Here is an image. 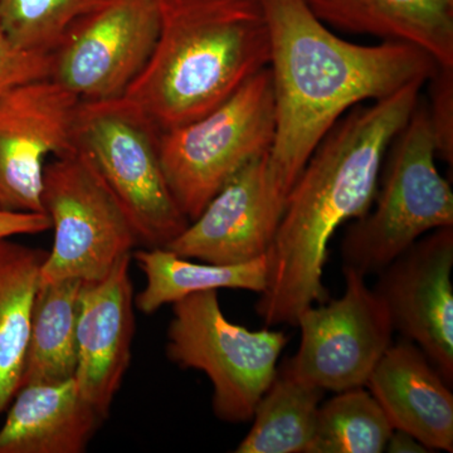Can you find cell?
Returning <instances> with one entry per match:
<instances>
[{
  "mask_svg": "<svg viewBox=\"0 0 453 453\" xmlns=\"http://www.w3.org/2000/svg\"><path fill=\"white\" fill-rule=\"evenodd\" d=\"M393 429L365 387L344 390L319 408L308 453H381Z\"/></svg>",
  "mask_w": 453,
  "mask_h": 453,
  "instance_id": "7402d4cb",
  "label": "cell"
},
{
  "mask_svg": "<svg viewBox=\"0 0 453 453\" xmlns=\"http://www.w3.org/2000/svg\"><path fill=\"white\" fill-rule=\"evenodd\" d=\"M432 83V105L428 107L434 129L437 157L449 165L453 162V68L440 67L429 80Z\"/></svg>",
  "mask_w": 453,
  "mask_h": 453,
  "instance_id": "d4e9b609",
  "label": "cell"
},
{
  "mask_svg": "<svg viewBox=\"0 0 453 453\" xmlns=\"http://www.w3.org/2000/svg\"><path fill=\"white\" fill-rule=\"evenodd\" d=\"M423 85L353 107L310 157L268 252L267 288L256 303L267 326L296 325L303 310L329 300L323 276L330 240L371 210L389 146L418 105Z\"/></svg>",
  "mask_w": 453,
  "mask_h": 453,
  "instance_id": "6da1fadb",
  "label": "cell"
},
{
  "mask_svg": "<svg viewBox=\"0 0 453 453\" xmlns=\"http://www.w3.org/2000/svg\"><path fill=\"white\" fill-rule=\"evenodd\" d=\"M160 131L127 98L81 101L76 149L96 169L146 249L166 247L189 225L170 192Z\"/></svg>",
  "mask_w": 453,
  "mask_h": 453,
  "instance_id": "5b68a950",
  "label": "cell"
},
{
  "mask_svg": "<svg viewBox=\"0 0 453 453\" xmlns=\"http://www.w3.org/2000/svg\"><path fill=\"white\" fill-rule=\"evenodd\" d=\"M80 105L52 79L0 97V211L44 213V170L50 159L76 149Z\"/></svg>",
  "mask_w": 453,
  "mask_h": 453,
  "instance_id": "8fae6325",
  "label": "cell"
},
{
  "mask_svg": "<svg viewBox=\"0 0 453 453\" xmlns=\"http://www.w3.org/2000/svg\"><path fill=\"white\" fill-rule=\"evenodd\" d=\"M453 226L434 229L380 273L375 294L393 330L421 348L449 386L453 383Z\"/></svg>",
  "mask_w": 453,
  "mask_h": 453,
  "instance_id": "4fadbf2b",
  "label": "cell"
},
{
  "mask_svg": "<svg viewBox=\"0 0 453 453\" xmlns=\"http://www.w3.org/2000/svg\"><path fill=\"white\" fill-rule=\"evenodd\" d=\"M0 423V453H83L105 417L74 380L20 387Z\"/></svg>",
  "mask_w": 453,
  "mask_h": 453,
  "instance_id": "2e32d148",
  "label": "cell"
},
{
  "mask_svg": "<svg viewBox=\"0 0 453 453\" xmlns=\"http://www.w3.org/2000/svg\"><path fill=\"white\" fill-rule=\"evenodd\" d=\"M172 305L166 333L170 362L210 378L211 408L220 421L252 419L259 399L276 378L277 360L288 335L268 329L252 332L231 323L216 290L195 292Z\"/></svg>",
  "mask_w": 453,
  "mask_h": 453,
  "instance_id": "52a82bcc",
  "label": "cell"
},
{
  "mask_svg": "<svg viewBox=\"0 0 453 453\" xmlns=\"http://www.w3.org/2000/svg\"><path fill=\"white\" fill-rule=\"evenodd\" d=\"M384 451L389 453H427L432 452L422 442H419L412 434L402 431V429H393L388 442H387Z\"/></svg>",
  "mask_w": 453,
  "mask_h": 453,
  "instance_id": "4316f807",
  "label": "cell"
},
{
  "mask_svg": "<svg viewBox=\"0 0 453 453\" xmlns=\"http://www.w3.org/2000/svg\"><path fill=\"white\" fill-rule=\"evenodd\" d=\"M47 253L12 238L0 240V417L22 381L33 303Z\"/></svg>",
  "mask_w": 453,
  "mask_h": 453,
  "instance_id": "d6986e66",
  "label": "cell"
},
{
  "mask_svg": "<svg viewBox=\"0 0 453 453\" xmlns=\"http://www.w3.org/2000/svg\"><path fill=\"white\" fill-rule=\"evenodd\" d=\"M133 259L146 277L145 288L135 296V308L154 314L166 303L195 292L231 288L262 294L270 276V256L234 265L193 262L164 247L135 250Z\"/></svg>",
  "mask_w": 453,
  "mask_h": 453,
  "instance_id": "ac0fdd59",
  "label": "cell"
},
{
  "mask_svg": "<svg viewBox=\"0 0 453 453\" xmlns=\"http://www.w3.org/2000/svg\"><path fill=\"white\" fill-rule=\"evenodd\" d=\"M325 26L405 42L453 68V0H303Z\"/></svg>",
  "mask_w": 453,
  "mask_h": 453,
  "instance_id": "e0dca14e",
  "label": "cell"
},
{
  "mask_svg": "<svg viewBox=\"0 0 453 453\" xmlns=\"http://www.w3.org/2000/svg\"><path fill=\"white\" fill-rule=\"evenodd\" d=\"M270 29L275 138L271 164L288 190L342 115L436 74V59L414 44L351 43L303 0H262Z\"/></svg>",
  "mask_w": 453,
  "mask_h": 453,
  "instance_id": "7a4b0ae2",
  "label": "cell"
},
{
  "mask_svg": "<svg viewBox=\"0 0 453 453\" xmlns=\"http://www.w3.org/2000/svg\"><path fill=\"white\" fill-rule=\"evenodd\" d=\"M120 259L104 279L83 282L77 319L74 383L105 418L129 369L135 335V296L130 265Z\"/></svg>",
  "mask_w": 453,
  "mask_h": 453,
  "instance_id": "5bb4252c",
  "label": "cell"
},
{
  "mask_svg": "<svg viewBox=\"0 0 453 453\" xmlns=\"http://www.w3.org/2000/svg\"><path fill=\"white\" fill-rule=\"evenodd\" d=\"M340 299L303 310L296 325L301 342L283 366L295 377L326 392L362 388L392 342L388 311L365 276L344 267Z\"/></svg>",
  "mask_w": 453,
  "mask_h": 453,
  "instance_id": "9c48e42d",
  "label": "cell"
},
{
  "mask_svg": "<svg viewBox=\"0 0 453 453\" xmlns=\"http://www.w3.org/2000/svg\"><path fill=\"white\" fill-rule=\"evenodd\" d=\"M82 283L80 280L40 283L33 303L20 387L74 377Z\"/></svg>",
  "mask_w": 453,
  "mask_h": 453,
  "instance_id": "ffe728a7",
  "label": "cell"
},
{
  "mask_svg": "<svg viewBox=\"0 0 453 453\" xmlns=\"http://www.w3.org/2000/svg\"><path fill=\"white\" fill-rule=\"evenodd\" d=\"M275 129V97L268 65L216 109L160 133L164 174L189 222L238 170L271 150Z\"/></svg>",
  "mask_w": 453,
  "mask_h": 453,
  "instance_id": "8992f818",
  "label": "cell"
},
{
  "mask_svg": "<svg viewBox=\"0 0 453 453\" xmlns=\"http://www.w3.org/2000/svg\"><path fill=\"white\" fill-rule=\"evenodd\" d=\"M42 204L55 241L41 285L97 281L140 244L127 213L79 149L47 163Z\"/></svg>",
  "mask_w": 453,
  "mask_h": 453,
  "instance_id": "ba28073f",
  "label": "cell"
},
{
  "mask_svg": "<svg viewBox=\"0 0 453 453\" xmlns=\"http://www.w3.org/2000/svg\"><path fill=\"white\" fill-rule=\"evenodd\" d=\"M107 0H0V23L23 49L52 52L65 32Z\"/></svg>",
  "mask_w": 453,
  "mask_h": 453,
  "instance_id": "603a6c76",
  "label": "cell"
},
{
  "mask_svg": "<svg viewBox=\"0 0 453 453\" xmlns=\"http://www.w3.org/2000/svg\"><path fill=\"white\" fill-rule=\"evenodd\" d=\"M436 157L428 106L419 100L389 146L371 210L345 231L344 267L365 276L380 273L423 235L453 226L452 188Z\"/></svg>",
  "mask_w": 453,
  "mask_h": 453,
  "instance_id": "277c9868",
  "label": "cell"
},
{
  "mask_svg": "<svg viewBox=\"0 0 453 453\" xmlns=\"http://www.w3.org/2000/svg\"><path fill=\"white\" fill-rule=\"evenodd\" d=\"M395 429L431 449L453 451V395L422 349L403 340L390 345L366 381Z\"/></svg>",
  "mask_w": 453,
  "mask_h": 453,
  "instance_id": "9a60e30c",
  "label": "cell"
},
{
  "mask_svg": "<svg viewBox=\"0 0 453 453\" xmlns=\"http://www.w3.org/2000/svg\"><path fill=\"white\" fill-rule=\"evenodd\" d=\"M52 52L18 46L0 23V97L27 83L50 79Z\"/></svg>",
  "mask_w": 453,
  "mask_h": 453,
  "instance_id": "cb8c5ba5",
  "label": "cell"
},
{
  "mask_svg": "<svg viewBox=\"0 0 453 453\" xmlns=\"http://www.w3.org/2000/svg\"><path fill=\"white\" fill-rule=\"evenodd\" d=\"M325 390L292 375L285 366L253 411L251 431L237 453H308Z\"/></svg>",
  "mask_w": 453,
  "mask_h": 453,
  "instance_id": "44dd1931",
  "label": "cell"
},
{
  "mask_svg": "<svg viewBox=\"0 0 453 453\" xmlns=\"http://www.w3.org/2000/svg\"><path fill=\"white\" fill-rule=\"evenodd\" d=\"M159 33L125 98L160 133L232 96L271 59L262 0H157Z\"/></svg>",
  "mask_w": 453,
  "mask_h": 453,
  "instance_id": "3957f363",
  "label": "cell"
},
{
  "mask_svg": "<svg viewBox=\"0 0 453 453\" xmlns=\"http://www.w3.org/2000/svg\"><path fill=\"white\" fill-rule=\"evenodd\" d=\"M159 33L157 0H107L52 50V74L81 101L124 96L148 64Z\"/></svg>",
  "mask_w": 453,
  "mask_h": 453,
  "instance_id": "30bf717a",
  "label": "cell"
},
{
  "mask_svg": "<svg viewBox=\"0 0 453 453\" xmlns=\"http://www.w3.org/2000/svg\"><path fill=\"white\" fill-rule=\"evenodd\" d=\"M50 229L47 214L0 211V240L17 235L40 234Z\"/></svg>",
  "mask_w": 453,
  "mask_h": 453,
  "instance_id": "484cf974",
  "label": "cell"
},
{
  "mask_svg": "<svg viewBox=\"0 0 453 453\" xmlns=\"http://www.w3.org/2000/svg\"><path fill=\"white\" fill-rule=\"evenodd\" d=\"M290 190L271 164L270 151L242 166L204 210L173 240L169 251L214 265H234L267 255Z\"/></svg>",
  "mask_w": 453,
  "mask_h": 453,
  "instance_id": "7c38bea8",
  "label": "cell"
}]
</instances>
